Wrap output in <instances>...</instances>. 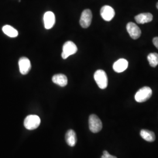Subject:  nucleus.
I'll return each instance as SVG.
<instances>
[{"label": "nucleus", "instance_id": "1", "mask_svg": "<svg viewBox=\"0 0 158 158\" xmlns=\"http://www.w3.org/2000/svg\"><path fill=\"white\" fill-rule=\"evenodd\" d=\"M152 91L149 87H143L141 89L136 92L135 95L136 102H147L152 96Z\"/></svg>", "mask_w": 158, "mask_h": 158}, {"label": "nucleus", "instance_id": "2", "mask_svg": "<svg viewBox=\"0 0 158 158\" xmlns=\"http://www.w3.org/2000/svg\"><path fill=\"white\" fill-rule=\"evenodd\" d=\"M97 85L101 89H105L108 85V77L106 73L102 70H97L94 74Z\"/></svg>", "mask_w": 158, "mask_h": 158}, {"label": "nucleus", "instance_id": "3", "mask_svg": "<svg viewBox=\"0 0 158 158\" xmlns=\"http://www.w3.org/2000/svg\"><path fill=\"white\" fill-rule=\"evenodd\" d=\"M23 124L27 130H35L40 125V119L36 115H29L25 119Z\"/></svg>", "mask_w": 158, "mask_h": 158}, {"label": "nucleus", "instance_id": "4", "mask_svg": "<svg viewBox=\"0 0 158 158\" xmlns=\"http://www.w3.org/2000/svg\"><path fill=\"white\" fill-rule=\"evenodd\" d=\"M90 130L93 133H97L102 130V121L95 114H91L89 119Z\"/></svg>", "mask_w": 158, "mask_h": 158}, {"label": "nucleus", "instance_id": "5", "mask_svg": "<svg viewBox=\"0 0 158 158\" xmlns=\"http://www.w3.org/2000/svg\"><path fill=\"white\" fill-rule=\"evenodd\" d=\"M77 51V47L72 41L66 42L63 46L62 57L63 59H67L68 57L75 54Z\"/></svg>", "mask_w": 158, "mask_h": 158}, {"label": "nucleus", "instance_id": "6", "mask_svg": "<svg viewBox=\"0 0 158 158\" xmlns=\"http://www.w3.org/2000/svg\"><path fill=\"white\" fill-rule=\"evenodd\" d=\"M92 12L91 10L87 9L84 10L80 19V24L83 28H87L90 27L92 21Z\"/></svg>", "mask_w": 158, "mask_h": 158}, {"label": "nucleus", "instance_id": "7", "mask_svg": "<svg viewBox=\"0 0 158 158\" xmlns=\"http://www.w3.org/2000/svg\"><path fill=\"white\" fill-rule=\"evenodd\" d=\"M127 30L133 40H137L141 36V31L135 23H128L127 25Z\"/></svg>", "mask_w": 158, "mask_h": 158}, {"label": "nucleus", "instance_id": "8", "mask_svg": "<svg viewBox=\"0 0 158 158\" xmlns=\"http://www.w3.org/2000/svg\"><path fill=\"white\" fill-rule=\"evenodd\" d=\"M18 64L20 73L23 75L27 74L31 69V62L28 58L26 57H21L19 60Z\"/></svg>", "mask_w": 158, "mask_h": 158}, {"label": "nucleus", "instance_id": "9", "mask_svg": "<svg viewBox=\"0 0 158 158\" xmlns=\"http://www.w3.org/2000/svg\"><path fill=\"white\" fill-rule=\"evenodd\" d=\"M100 14L104 20L110 21L115 16V11L110 6H103L100 10Z\"/></svg>", "mask_w": 158, "mask_h": 158}, {"label": "nucleus", "instance_id": "10", "mask_svg": "<svg viewBox=\"0 0 158 158\" xmlns=\"http://www.w3.org/2000/svg\"><path fill=\"white\" fill-rule=\"evenodd\" d=\"M44 21L45 28L46 29L52 28L55 23V15L52 12L47 11L44 14Z\"/></svg>", "mask_w": 158, "mask_h": 158}, {"label": "nucleus", "instance_id": "11", "mask_svg": "<svg viewBox=\"0 0 158 158\" xmlns=\"http://www.w3.org/2000/svg\"><path fill=\"white\" fill-rule=\"evenodd\" d=\"M128 66V62L125 59H119L114 63L113 69L117 73H121L125 71Z\"/></svg>", "mask_w": 158, "mask_h": 158}, {"label": "nucleus", "instance_id": "12", "mask_svg": "<svg viewBox=\"0 0 158 158\" xmlns=\"http://www.w3.org/2000/svg\"><path fill=\"white\" fill-rule=\"evenodd\" d=\"M153 15L151 13H142L135 17L136 22L139 24L150 23L152 21Z\"/></svg>", "mask_w": 158, "mask_h": 158}, {"label": "nucleus", "instance_id": "13", "mask_svg": "<svg viewBox=\"0 0 158 158\" xmlns=\"http://www.w3.org/2000/svg\"><path fill=\"white\" fill-rule=\"evenodd\" d=\"M52 81L60 87H64L68 85V78L64 74H57L52 77Z\"/></svg>", "mask_w": 158, "mask_h": 158}, {"label": "nucleus", "instance_id": "14", "mask_svg": "<svg viewBox=\"0 0 158 158\" xmlns=\"http://www.w3.org/2000/svg\"><path fill=\"white\" fill-rule=\"evenodd\" d=\"M65 138L68 145H69L70 147H74L76 144L77 136H76V132L74 131L73 130H68L66 134Z\"/></svg>", "mask_w": 158, "mask_h": 158}, {"label": "nucleus", "instance_id": "15", "mask_svg": "<svg viewBox=\"0 0 158 158\" xmlns=\"http://www.w3.org/2000/svg\"><path fill=\"white\" fill-rule=\"evenodd\" d=\"M2 31L6 35L11 38H15L18 35V32L17 29L8 25H4L2 27Z\"/></svg>", "mask_w": 158, "mask_h": 158}, {"label": "nucleus", "instance_id": "16", "mask_svg": "<svg viewBox=\"0 0 158 158\" xmlns=\"http://www.w3.org/2000/svg\"><path fill=\"white\" fill-rule=\"evenodd\" d=\"M142 138L148 142H153L155 140V133L147 130H142L140 132Z\"/></svg>", "mask_w": 158, "mask_h": 158}, {"label": "nucleus", "instance_id": "17", "mask_svg": "<svg viewBox=\"0 0 158 158\" xmlns=\"http://www.w3.org/2000/svg\"><path fill=\"white\" fill-rule=\"evenodd\" d=\"M148 60L151 66L155 68L158 64V54L156 53H151L148 56Z\"/></svg>", "mask_w": 158, "mask_h": 158}, {"label": "nucleus", "instance_id": "18", "mask_svg": "<svg viewBox=\"0 0 158 158\" xmlns=\"http://www.w3.org/2000/svg\"><path fill=\"white\" fill-rule=\"evenodd\" d=\"M101 158H117L116 156L111 155L107 151H103V155Z\"/></svg>", "mask_w": 158, "mask_h": 158}, {"label": "nucleus", "instance_id": "19", "mask_svg": "<svg viewBox=\"0 0 158 158\" xmlns=\"http://www.w3.org/2000/svg\"><path fill=\"white\" fill-rule=\"evenodd\" d=\"M153 44L158 49V37H155L153 39Z\"/></svg>", "mask_w": 158, "mask_h": 158}, {"label": "nucleus", "instance_id": "20", "mask_svg": "<svg viewBox=\"0 0 158 158\" xmlns=\"http://www.w3.org/2000/svg\"><path fill=\"white\" fill-rule=\"evenodd\" d=\"M156 8L158 9V3H157V4H156Z\"/></svg>", "mask_w": 158, "mask_h": 158}]
</instances>
